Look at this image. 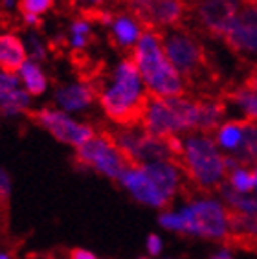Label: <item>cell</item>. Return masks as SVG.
Wrapping results in <instances>:
<instances>
[{"mask_svg":"<svg viewBox=\"0 0 257 259\" xmlns=\"http://www.w3.org/2000/svg\"><path fill=\"white\" fill-rule=\"evenodd\" d=\"M149 92L133 59H121L98 92L105 116L119 127L140 123Z\"/></svg>","mask_w":257,"mask_h":259,"instance_id":"6da1fadb","label":"cell"},{"mask_svg":"<svg viewBox=\"0 0 257 259\" xmlns=\"http://www.w3.org/2000/svg\"><path fill=\"white\" fill-rule=\"evenodd\" d=\"M158 225L177 234L226 241L230 237V209L217 199H195L180 209H165L158 215Z\"/></svg>","mask_w":257,"mask_h":259,"instance_id":"7a4b0ae2","label":"cell"},{"mask_svg":"<svg viewBox=\"0 0 257 259\" xmlns=\"http://www.w3.org/2000/svg\"><path fill=\"white\" fill-rule=\"evenodd\" d=\"M133 61L144 79L149 96L173 98L184 94V77L169 61L160 33L145 30L138 45L133 48Z\"/></svg>","mask_w":257,"mask_h":259,"instance_id":"3957f363","label":"cell"},{"mask_svg":"<svg viewBox=\"0 0 257 259\" xmlns=\"http://www.w3.org/2000/svg\"><path fill=\"white\" fill-rule=\"evenodd\" d=\"M200 101H193L184 96L158 98L149 96L144 107L140 125L154 136H167L198 129Z\"/></svg>","mask_w":257,"mask_h":259,"instance_id":"277c9868","label":"cell"},{"mask_svg":"<svg viewBox=\"0 0 257 259\" xmlns=\"http://www.w3.org/2000/svg\"><path fill=\"white\" fill-rule=\"evenodd\" d=\"M182 160V171L189 175V179L198 188H219L223 184V179L226 175L224 156L219 151V145L215 144V138H209L208 135H189L184 138V153L180 156Z\"/></svg>","mask_w":257,"mask_h":259,"instance_id":"5b68a950","label":"cell"},{"mask_svg":"<svg viewBox=\"0 0 257 259\" xmlns=\"http://www.w3.org/2000/svg\"><path fill=\"white\" fill-rule=\"evenodd\" d=\"M112 138L121 153L127 156L128 164L142 165L158 160H175L169 140L151 135L140 123L125 125Z\"/></svg>","mask_w":257,"mask_h":259,"instance_id":"8992f818","label":"cell"},{"mask_svg":"<svg viewBox=\"0 0 257 259\" xmlns=\"http://www.w3.org/2000/svg\"><path fill=\"white\" fill-rule=\"evenodd\" d=\"M75 158L83 167L110 180H119L123 171L131 165L127 156L109 135H94L75 149Z\"/></svg>","mask_w":257,"mask_h":259,"instance_id":"52a82bcc","label":"cell"},{"mask_svg":"<svg viewBox=\"0 0 257 259\" xmlns=\"http://www.w3.org/2000/svg\"><path fill=\"white\" fill-rule=\"evenodd\" d=\"M35 121L42 131H46L52 138L70 147H81L96 135L89 123L79 121L72 114L57 109V107H45L35 114Z\"/></svg>","mask_w":257,"mask_h":259,"instance_id":"ba28073f","label":"cell"},{"mask_svg":"<svg viewBox=\"0 0 257 259\" xmlns=\"http://www.w3.org/2000/svg\"><path fill=\"white\" fill-rule=\"evenodd\" d=\"M163 48L169 61L182 74V77L197 74L204 65V50L197 40L184 31L173 30L163 35Z\"/></svg>","mask_w":257,"mask_h":259,"instance_id":"9c48e42d","label":"cell"},{"mask_svg":"<svg viewBox=\"0 0 257 259\" xmlns=\"http://www.w3.org/2000/svg\"><path fill=\"white\" fill-rule=\"evenodd\" d=\"M241 10V0H198L197 19L213 37L226 39Z\"/></svg>","mask_w":257,"mask_h":259,"instance_id":"30bf717a","label":"cell"},{"mask_svg":"<svg viewBox=\"0 0 257 259\" xmlns=\"http://www.w3.org/2000/svg\"><path fill=\"white\" fill-rule=\"evenodd\" d=\"M224 40L233 52L257 57V0H248L241 6L237 19Z\"/></svg>","mask_w":257,"mask_h":259,"instance_id":"8fae6325","label":"cell"},{"mask_svg":"<svg viewBox=\"0 0 257 259\" xmlns=\"http://www.w3.org/2000/svg\"><path fill=\"white\" fill-rule=\"evenodd\" d=\"M121 188L133 197L138 204L149 206V208L163 209L171 204V200L156 188L153 180L145 173L144 165L131 164L118 180Z\"/></svg>","mask_w":257,"mask_h":259,"instance_id":"7c38bea8","label":"cell"},{"mask_svg":"<svg viewBox=\"0 0 257 259\" xmlns=\"http://www.w3.org/2000/svg\"><path fill=\"white\" fill-rule=\"evenodd\" d=\"M133 15H136L142 24L154 28H169L178 24L182 19V0H128Z\"/></svg>","mask_w":257,"mask_h":259,"instance_id":"4fadbf2b","label":"cell"},{"mask_svg":"<svg viewBox=\"0 0 257 259\" xmlns=\"http://www.w3.org/2000/svg\"><path fill=\"white\" fill-rule=\"evenodd\" d=\"M98 92L87 81H70L54 90V103L68 114H83L94 105Z\"/></svg>","mask_w":257,"mask_h":259,"instance_id":"5bb4252c","label":"cell"},{"mask_svg":"<svg viewBox=\"0 0 257 259\" xmlns=\"http://www.w3.org/2000/svg\"><path fill=\"white\" fill-rule=\"evenodd\" d=\"M109 31L114 45L119 46V48H125V50H133L144 35V26H142V20L133 13L131 15L121 13V15H114Z\"/></svg>","mask_w":257,"mask_h":259,"instance_id":"9a60e30c","label":"cell"},{"mask_svg":"<svg viewBox=\"0 0 257 259\" xmlns=\"http://www.w3.org/2000/svg\"><path fill=\"white\" fill-rule=\"evenodd\" d=\"M26 59L24 39L17 33H0V68L17 72Z\"/></svg>","mask_w":257,"mask_h":259,"instance_id":"2e32d148","label":"cell"},{"mask_svg":"<svg viewBox=\"0 0 257 259\" xmlns=\"http://www.w3.org/2000/svg\"><path fill=\"white\" fill-rule=\"evenodd\" d=\"M17 75H19L22 89L28 90L31 96H42L48 92V75H46L45 68L39 61L26 59L17 70Z\"/></svg>","mask_w":257,"mask_h":259,"instance_id":"e0dca14e","label":"cell"},{"mask_svg":"<svg viewBox=\"0 0 257 259\" xmlns=\"http://www.w3.org/2000/svg\"><path fill=\"white\" fill-rule=\"evenodd\" d=\"M31 98L33 96L22 87L8 90L0 94V116L2 118H20L31 109Z\"/></svg>","mask_w":257,"mask_h":259,"instance_id":"ac0fdd59","label":"cell"},{"mask_svg":"<svg viewBox=\"0 0 257 259\" xmlns=\"http://www.w3.org/2000/svg\"><path fill=\"white\" fill-rule=\"evenodd\" d=\"M215 144L219 145V149L228 151L230 155L237 153L242 144V120L224 121L215 131Z\"/></svg>","mask_w":257,"mask_h":259,"instance_id":"d6986e66","label":"cell"},{"mask_svg":"<svg viewBox=\"0 0 257 259\" xmlns=\"http://www.w3.org/2000/svg\"><path fill=\"white\" fill-rule=\"evenodd\" d=\"M224 112H226V103L224 101H200V120H198V131L208 135L217 131L224 123Z\"/></svg>","mask_w":257,"mask_h":259,"instance_id":"ffe728a7","label":"cell"},{"mask_svg":"<svg viewBox=\"0 0 257 259\" xmlns=\"http://www.w3.org/2000/svg\"><path fill=\"white\" fill-rule=\"evenodd\" d=\"M219 195L221 199L226 202L228 209H233V211H239V213H246V215H257V199L255 197H250V195L239 193L228 184L219 186Z\"/></svg>","mask_w":257,"mask_h":259,"instance_id":"44dd1931","label":"cell"},{"mask_svg":"<svg viewBox=\"0 0 257 259\" xmlns=\"http://www.w3.org/2000/svg\"><path fill=\"white\" fill-rule=\"evenodd\" d=\"M242 164H257V121L242 120V144L233 153Z\"/></svg>","mask_w":257,"mask_h":259,"instance_id":"7402d4cb","label":"cell"},{"mask_svg":"<svg viewBox=\"0 0 257 259\" xmlns=\"http://www.w3.org/2000/svg\"><path fill=\"white\" fill-rule=\"evenodd\" d=\"M228 101L233 103L242 112V120L257 121V94L248 85L239 87L228 96Z\"/></svg>","mask_w":257,"mask_h":259,"instance_id":"603a6c76","label":"cell"},{"mask_svg":"<svg viewBox=\"0 0 257 259\" xmlns=\"http://www.w3.org/2000/svg\"><path fill=\"white\" fill-rule=\"evenodd\" d=\"M230 237L241 239H257V215L239 213L230 209Z\"/></svg>","mask_w":257,"mask_h":259,"instance_id":"cb8c5ba5","label":"cell"},{"mask_svg":"<svg viewBox=\"0 0 257 259\" xmlns=\"http://www.w3.org/2000/svg\"><path fill=\"white\" fill-rule=\"evenodd\" d=\"M90 37H92V24L89 19H75L70 22L66 30V42L74 52L84 50L90 45Z\"/></svg>","mask_w":257,"mask_h":259,"instance_id":"d4e9b609","label":"cell"},{"mask_svg":"<svg viewBox=\"0 0 257 259\" xmlns=\"http://www.w3.org/2000/svg\"><path fill=\"white\" fill-rule=\"evenodd\" d=\"M228 184L232 186L235 191H239V193H244V195L252 193L255 190V175H253V169H250L246 165H241L239 169L230 173Z\"/></svg>","mask_w":257,"mask_h":259,"instance_id":"484cf974","label":"cell"},{"mask_svg":"<svg viewBox=\"0 0 257 259\" xmlns=\"http://www.w3.org/2000/svg\"><path fill=\"white\" fill-rule=\"evenodd\" d=\"M24 46H26V54H28V59L33 61H42L48 57V45L45 42V39L40 37L35 30H30L24 37Z\"/></svg>","mask_w":257,"mask_h":259,"instance_id":"4316f807","label":"cell"},{"mask_svg":"<svg viewBox=\"0 0 257 259\" xmlns=\"http://www.w3.org/2000/svg\"><path fill=\"white\" fill-rule=\"evenodd\" d=\"M54 6V0H20L19 8L22 15H37L42 17L48 13Z\"/></svg>","mask_w":257,"mask_h":259,"instance_id":"83f0119b","label":"cell"},{"mask_svg":"<svg viewBox=\"0 0 257 259\" xmlns=\"http://www.w3.org/2000/svg\"><path fill=\"white\" fill-rule=\"evenodd\" d=\"M17 87H22L20 85V79L17 72L13 70H6V68H0V94H4L8 90H13Z\"/></svg>","mask_w":257,"mask_h":259,"instance_id":"f1b7e54d","label":"cell"},{"mask_svg":"<svg viewBox=\"0 0 257 259\" xmlns=\"http://www.w3.org/2000/svg\"><path fill=\"white\" fill-rule=\"evenodd\" d=\"M145 248H147L149 255H153V257H156V255L162 254V248H163V241L160 235L156 234H149L147 239H145Z\"/></svg>","mask_w":257,"mask_h":259,"instance_id":"f546056e","label":"cell"},{"mask_svg":"<svg viewBox=\"0 0 257 259\" xmlns=\"http://www.w3.org/2000/svg\"><path fill=\"white\" fill-rule=\"evenodd\" d=\"M11 195V177L0 165V200H8Z\"/></svg>","mask_w":257,"mask_h":259,"instance_id":"4dcf8cb0","label":"cell"},{"mask_svg":"<svg viewBox=\"0 0 257 259\" xmlns=\"http://www.w3.org/2000/svg\"><path fill=\"white\" fill-rule=\"evenodd\" d=\"M22 20H24V24L30 28V30H37L42 22V17H37V15H22Z\"/></svg>","mask_w":257,"mask_h":259,"instance_id":"1f68e13d","label":"cell"},{"mask_svg":"<svg viewBox=\"0 0 257 259\" xmlns=\"http://www.w3.org/2000/svg\"><path fill=\"white\" fill-rule=\"evenodd\" d=\"M70 259H98L92 252H89V250L84 248H75L72 250V254H70Z\"/></svg>","mask_w":257,"mask_h":259,"instance_id":"d6a6232c","label":"cell"},{"mask_svg":"<svg viewBox=\"0 0 257 259\" xmlns=\"http://www.w3.org/2000/svg\"><path fill=\"white\" fill-rule=\"evenodd\" d=\"M74 2H77L83 8H99V6H103L109 0H74Z\"/></svg>","mask_w":257,"mask_h":259,"instance_id":"836d02e7","label":"cell"},{"mask_svg":"<svg viewBox=\"0 0 257 259\" xmlns=\"http://www.w3.org/2000/svg\"><path fill=\"white\" fill-rule=\"evenodd\" d=\"M211 259H233V255L228 248H223V250H217V252L211 255Z\"/></svg>","mask_w":257,"mask_h":259,"instance_id":"e575fe53","label":"cell"},{"mask_svg":"<svg viewBox=\"0 0 257 259\" xmlns=\"http://www.w3.org/2000/svg\"><path fill=\"white\" fill-rule=\"evenodd\" d=\"M248 87H250V89L257 94V68L253 70V74L250 75V79H248Z\"/></svg>","mask_w":257,"mask_h":259,"instance_id":"d590c367","label":"cell"},{"mask_svg":"<svg viewBox=\"0 0 257 259\" xmlns=\"http://www.w3.org/2000/svg\"><path fill=\"white\" fill-rule=\"evenodd\" d=\"M0 6H2V10L10 11L15 8V0H0Z\"/></svg>","mask_w":257,"mask_h":259,"instance_id":"8d00e7d4","label":"cell"},{"mask_svg":"<svg viewBox=\"0 0 257 259\" xmlns=\"http://www.w3.org/2000/svg\"><path fill=\"white\" fill-rule=\"evenodd\" d=\"M0 259H11V255L8 252H0Z\"/></svg>","mask_w":257,"mask_h":259,"instance_id":"74e56055","label":"cell"},{"mask_svg":"<svg viewBox=\"0 0 257 259\" xmlns=\"http://www.w3.org/2000/svg\"><path fill=\"white\" fill-rule=\"evenodd\" d=\"M253 175H255V191H257V164H255V167H253Z\"/></svg>","mask_w":257,"mask_h":259,"instance_id":"f35d334b","label":"cell"},{"mask_svg":"<svg viewBox=\"0 0 257 259\" xmlns=\"http://www.w3.org/2000/svg\"><path fill=\"white\" fill-rule=\"evenodd\" d=\"M140 259H147V257H140Z\"/></svg>","mask_w":257,"mask_h":259,"instance_id":"ab89813d","label":"cell"}]
</instances>
